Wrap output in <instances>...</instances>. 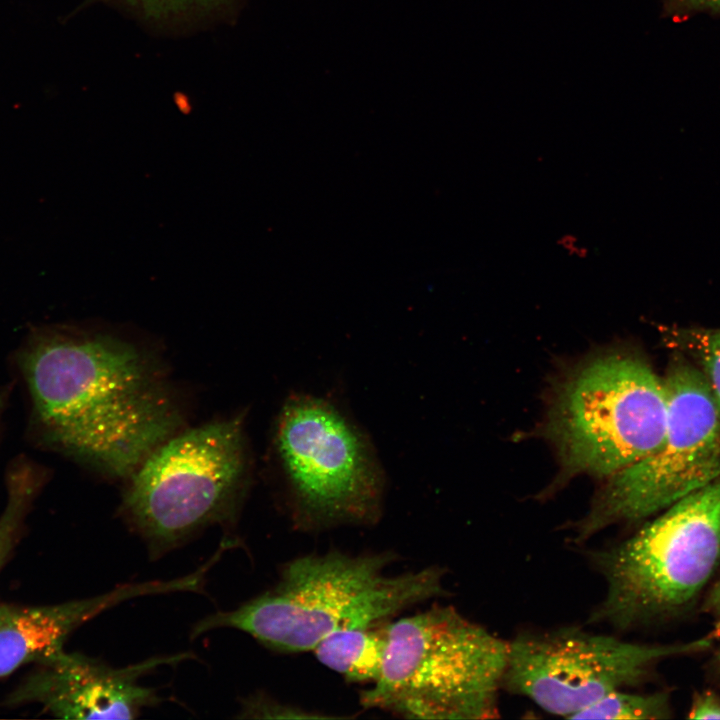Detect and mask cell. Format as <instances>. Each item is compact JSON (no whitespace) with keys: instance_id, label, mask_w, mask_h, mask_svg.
I'll return each instance as SVG.
<instances>
[{"instance_id":"6da1fadb","label":"cell","mask_w":720,"mask_h":720,"mask_svg":"<svg viewBox=\"0 0 720 720\" xmlns=\"http://www.w3.org/2000/svg\"><path fill=\"white\" fill-rule=\"evenodd\" d=\"M16 364L32 439L110 475H132L179 425L156 362L126 341L68 327L33 328Z\"/></svg>"},{"instance_id":"7a4b0ae2","label":"cell","mask_w":720,"mask_h":720,"mask_svg":"<svg viewBox=\"0 0 720 720\" xmlns=\"http://www.w3.org/2000/svg\"><path fill=\"white\" fill-rule=\"evenodd\" d=\"M394 560L391 553L336 550L297 557L283 567L274 588L235 610L205 617L192 634L230 627L278 652L301 653L336 631L387 622L446 594L440 567L390 574Z\"/></svg>"},{"instance_id":"3957f363","label":"cell","mask_w":720,"mask_h":720,"mask_svg":"<svg viewBox=\"0 0 720 720\" xmlns=\"http://www.w3.org/2000/svg\"><path fill=\"white\" fill-rule=\"evenodd\" d=\"M508 641L448 605L388 623L379 678L361 692L366 709L411 719H492Z\"/></svg>"},{"instance_id":"277c9868","label":"cell","mask_w":720,"mask_h":720,"mask_svg":"<svg viewBox=\"0 0 720 720\" xmlns=\"http://www.w3.org/2000/svg\"><path fill=\"white\" fill-rule=\"evenodd\" d=\"M606 590L588 621L628 631L680 614L720 563V478L622 541L587 551Z\"/></svg>"},{"instance_id":"5b68a950","label":"cell","mask_w":720,"mask_h":720,"mask_svg":"<svg viewBox=\"0 0 720 720\" xmlns=\"http://www.w3.org/2000/svg\"><path fill=\"white\" fill-rule=\"evenodd\" d=\"M664 379L640 356L614 350L580 362L561 380L545 434L562 478L605 480L653 453L666 427Z\"/></svg>"},{"instance_id":"8992f818","label":"cell","mask_w":720,"mask_h":720,"mask_svg":"<svg viewBox=\"0 0 720 720\" xmlns=\"http://www.w3.org/2000/svg\"><path fill=\"white\" fill-rule=\"evenodd\" d=\"M274 449L297 528L375 524L386 477L368 434L333 401L296 393L282 406Z\"/></svg>"},{"instance_id":"52a82bcc","label":"cell","mask_w":720,"mask_h":720,"mask_svg":"<svg viewBox=\"0 0 720 720\" xmlns=\"http://www.w3.org/2000/svg\"><path fill=\"white\" fill-rule=\"evenodd\" d=\"M667 419L658 448L603 480L571 527L575 545L619 524H636L720 478V404L701 370L676 360L663 378Z\"/></svg>"},{"instance_id":"ba28073f","label":"cell","mask_w":720,"mask_h":720,"mask_svg":"<svg viewBox=\"0 0 720 720\" xmlns=\"http://www.w3.org/2000/svg\"><path fill=\"white\" fill-rule=\"evenodd\" d=\"M714 639L711 633L688 642L652 644L577 626L523 631L508 641L502 690L571 719L611 692L647 682L663 661L706 651Z\"/></svg>"},{"instance_id":"9c48e42d","label":"cell","mask_w":720,"mask_h":720,"mask_svg":"<svg viewBox=\"0 0 720 720\" xmlns=\"http://www.w3.org/2000/svg\"><path fill=\"white\" fill-rule=\"evenodd\" d=\"M244 469L240 421L191 429L165 440L137 467L125 509L152 543L172 545L227 511Z\"/></svg>"},{"instance_id":"30bf717a","label":"cell","mask_w":720,"mask_h":720,"mask_svg":"<svg viewBox=\"0 0 720 720\" xmlns=\"http://www.w3.org/2000/svg\"><path fill=\"white\" fill-rule=\"evenodd\" d=\"M185 655L157 657L114 668L65 650L38 663L11 693L9 703H38L65 719H133L158 702L155 691L138 679L161 664L175 663Z\"/></svg>"},{"instance_id":"8fae6325","label":"cell","mask_w":720,"mask_h":720,"mask_svg":"<svg viewBox=\"0 0 720 720\" xmlns=\"http://www.w3.org/2000/svg\"><path fill=\"white\" fill-rule=\"evenodd\" d=\"M175 582L125 585L94 598L47 606L0 604V677L29 662L41 663L64 650L70 633L123 600L174 591Z\"/></svg>"},{"instance_id":"7c38bea8","label":"cell","mask_w":720,"mask_h":720,"mask_svg":"<svg viewBox=\"0 0 720 720\" xmlns=\"http://www.w3.org/2000/svg\"><path fill=\"white\" fill-rule=\"evenodd\" d=\"M388 623L336 631L321 640L313 652L321 664L345 680L373 684L382 669Z\"/></svg>"},{"instance_id":"4fadbf2b","label":"cell","mask_w":720,"mask_h":720,"mask_svg":"<svg viewBox=\"0 0 720 720\" xmlns=\"http://www.w3.org/2000/svg\"><path fill=\"white\" fill-rule=\"evenodd\" d=\"M3 413L0 411V428ZM45 472L26 457L9 465L7 502L0 515V567L9 554L24 518L45 480Z\"/></svg>"},{"instance_id":"5bb4252c","label":"cell","mask_w":720,"mask_h":720,"mask_svg":"<svg viewBox=\"0 0 720 720\" xmlns=\"http://www.w3.org/2000/svg\"><path fill=\"white\" fill-rule=\"evenodd\" d=\"M671 716L668 693L658 691L644 694L620 689L577 712L571 719L657 720Z\"/></svg>"},{"instance_id":"9a60e30c","label":"cell","mask_w":720,"mask_h":720,"mask_svg":"<svg viewBox=\"0 0 720 720\" xmlns=\"http://www.w3.org/2000/svg\"><path fill=\"white\" fill-rule=\"evenodd\" d=\"M671 343L694 357L720 404V328L677 329Z\"/></svg>"},{"instance_id":"2e32d148","label":"cell","mask_w":720,"mask_h":720,"mask_svg":"<svg viewBox=\"0 0 720 720\" xmlns=\"http://www.w3.org/2000/svg\"><path fill=\"white\" fill-rule=\"evenodd\" d=\"M153 18H187L222 8L230 0H120Z\"/></svg>"},{"instance_id":"e0dca14e","label":"cell","mask_w":720,"mask_h":720,"mask_svg":"<svg viewBox=\"0 0 720 720\" xmlns=\"http://www.w3.org/2000/svg\"><path fill=\"white\" fill-rule=\"evenodd\" d=\"M688 717L690 719H720V696L709 690L696 693Z\"/></svg>"},{"instance_id":"ac0fdd59","label":"cell","mask_w":720,"mask_h":720,"mask_svg":"<svg viewBox=\"0 0 720 720\" xmlns=\"http://www.w3.org/2000/svg\"><path fill=\"white\" fill-rule=\"evenodd\" d=\"M667 9L672 12H720V0H668Z\"/></svg>"},{"instance_id":"d6986e66","label":"cell","mask_w":720,"mask_h":720,"mask_svg":"<svg viewBox=\"0 0 720 720\" xmlns=\"http://www.w3.org/2000/svg\"><path fill=\"white\" fill-rule=\"evenodd\" d=\"M704 608L712 615L720 609V582L708 594Z\"/></svg>"},{"instance_id":"ffe728a7","label":"cell","mask_w":720,"mask_h":720,"mask_svg":"<svg viewBox=\"0 0 720 720\" xmlns=\"http://www.w3.org/2000/svg\"><path fill=\"white\" fill-rule=\"evenodd\" d=\"M713 616L716 618V629L714 632H712L714 635H720V609L713 614Z\"/></svg>"},{"instance_id":"44dd1931","label":"cell","mask_w":720,"mask_h":720,"mask_svg":"<svg viewBox=\"0 0 720 720\" xmlns=\"http://www.w3.org/2000/svg\"><path fill=\"white\" fill-rule=\"evenodd\" d=\"M716 667H717V669H718V671H719V673H720V650H719V652H718L717 655H716Z\"/></svg>"}]
</instances>
